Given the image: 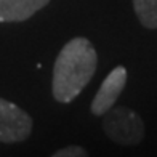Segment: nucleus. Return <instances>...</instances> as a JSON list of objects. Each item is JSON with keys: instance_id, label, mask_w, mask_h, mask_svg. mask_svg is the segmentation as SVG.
Returning <instances> with one entry per match:
<instances>
[{"instance_id": "f257e3e1", "label": "nucleus", "mask_w": 157, "mask_h": 157, "mask_svg": "<svg viewBox=\"0 0 157 157\" xmlns=\"http://www.w3.org/2000/svg\"><path fill=\"white\" fill-rule=\"evenodd\" d=\"M96 50L85 37H75L61 48L53 66L52 91L56 101L71 103L87 87L96 71Z\"/></svg>"}, {"instance_id": "f03ea898", "label": "nucleus", "mask_w": 157, "mask_h": 157, "mask_svg": "<svg viewBox=\"0 0 157 157\" xmlns=\"http://www.w3.org/2000/svg\"><path fill=\"white\" fill-rule=\"evenodd\" d=\"M103 130L108 138L122 146H136L144 136V122L128 108H112L103 114Z\"/></svg>"}, {"instance_id": "7ed1b4c3", "label": "nucleus", "mask_w": 157, "mask_h": 157, "mask_svg": "<svg viewBox=\"0 0 157 157\" xmlns=\"http://www.w3.org/2000/svg\"><path fill=\"white\" fill-rule=\"evenodd\" d=\"M32 119L15 103L0 98V141L19 143L29 138Z\"/></svg>"}, {"instance_id": "20e7f679", "label": "nucleus", "mask_w": 157, "mask_h": 157, "mask_svg": "<svg viewBox=\"0 0 157 157\" xmlns=\"http://www.w3.org/2000/svg\"><path fill=\"white\" fill-rule=\"evenodd\" d=\"M125 83H127V69L124 66L114 67L108 74V77L103 80L98 93L91 101V112L95 116H103V114L108 112L116 104L120 93L124 91Z\"/></svg>"}, {"instance_id": "39448f33", "label": "nucleus", "mask_w": 157, "mask_h": 157, "mask_svg": "<svg viewBox=\"0 0 157 157\" xmlns=\"http://www.w3.org/2000/svg\"><path fill=\"white\" fill-rule=\"evenodd\" d=\"M50 0H0V23H21L29 19Z\"/></svg>"}, {"instance_id": "423d86ee", "label": "nucleus", "mask_w": 157, "mask_h": 157, "mask_svg": "<svg viewBox=\"0 0 157 157\" xmlns=\"http://www.w3.org/2000/svg\"><path fill=\"white\" fill-rule=\"evenodd\" d=\"M135 13L147 29H157V0H133Z\"/></svg>"}, {"instance_id": "0eeeda50", "label": "nucleus", "mask_w": 157, "mask_h": 157, "mask_svg": "<svg viewBox=\"0 0 157 157\" xmlns=\"http://www.w3.org/2000/svg\"><path fill=\"white\" fill-rule=\"evenodd\" d=\"M53 155L55 157H85L87 151L82 146H66L59 149V151H56Z\"/></svg>"}]
</instances>
